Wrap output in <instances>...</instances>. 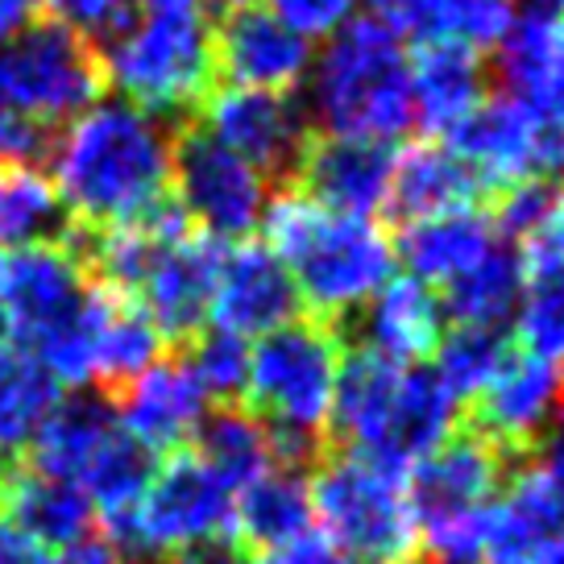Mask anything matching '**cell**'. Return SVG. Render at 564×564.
<instances>
[{
  "mask_svg": "<svg viewBox=\"0 0 564 564\" xmlns=\"http://www.w3.org/2000/svg\"><path fill=\"white\" fill-rule=\"evenodd\" d=\"M46 159L63 212L91 229H117L166 204L175 138L154 112L100 96L63 124Z\"/></svg>",
  "mask_w": 564,
  "mask_h": 564,
  "instance_id": "1",
  "label": "cell"
},
{
  "mask_svg": "<svg viewBox=\"0 0 564 564\" xmlns=\"http://www.w3.org/2000/svg\"><path fill=\"white\" fill-rule=\"evenodd\" d=\"M265 249L295 282L312 319L345 324L382 291L394 270V246L373 216H345L286 187L265 204Z\"/></svg>",
  "mask_w": 564,
  "mask_h": 564,
  "instance_id": "2",
  "label": "cell"
},
{
  "mask_svg": "<svg viewBox=\"0 0 564 564\" xmlns=\"http://www.w3.org/2000/svg\"><path fill=\"white\" fill-rule=\"evenodd\" d=\"M307 121L316 133L390 145L415 124L411 63L387 18H349L307 70Z\"/></svg>",
  "mask_w": 564,
  "mask_h": 564,
  "instance_id": "3",
  "label": "cell"
},
{
  "mask_svg": "<svg viewBox=\"0 0 564 564\" xmlns=\"http://www.w3.org/2000/svg\"><path fill=\"white\" fill-rule=\"evenodd\" d=\"M340 361V328L312 316L258 336V345L249 349L241 399H249V415L265 423L279 465L303 469L307 460L328 453V415Z\"/></svg>",
  "mask_w": 564,
  "mask_h": 564,
  "instance_id": "4",
  "label": "cell"
},
{
  "mask_svg": "<svg viewBox=\"0 0 564 564\" xmlns=\"http://www.w3.org/2000/svg\"><path fill=\"white\" fill-rule=\"evenodd\" d=\"M312 514L324 544L357 564H420V519L406 474L361 453H324L312 477Z\"/></svg>",
  "mask_w": 564,
  "mask_h": 564,
  "instance_id": "5",
  "label": "cell"
},
{
  "mask_svg": "<svg viewBox=\"0 0 564 564\" xmlns=\"http://www.w3.org/2000/svg\"><path fill=\"white\" fill-rule=\"evenodd\" d=\"M232 498L229 481L212 474L195 453H175L154 469L138 507L108 523V544L138 556V564L232 544Z\"/></svg>",
  "mask_w": 564,
  "mask_h": 564,
  "instance_id": "6",
  "label": "cell"
},
{
  "mask_svg": "<svg viewBox=\"0 0 564 564\" xmlns=\"http://www.w3.org/2000/svg\"><path fill=\"white\" fill-rule=\"evenodd\" d=\"M105 84L154 117L187 112L212 96L216 54L204 18H141L108 37Z\"/></svg>",
  "mask_w": 564,
  "mask_h": 564,
  "instance_id": "7",
  "label": "cell"
},
{
  "mask_svg": "<svg viewBox=\"0 0 564 564\" xmlns=\"http://www.w3.org/2000/svg\"><path fill=\"white\" fill-rule=\"evenodd\" d=\"M105 91L96 42L63 21H30L0 46V105L34 124H67Z\"/></svg>",
  "mask_w": 564,
  "mask_h": 564,
  "instance_id": "8",
  "label": "cell"
},
{
  "mask_svg": "<svg viewBox=\"0 0 564 564\" xmlns=\"http://www.w3.org/2000/svg\"><path fill=\"white\" fill-rule=\"evenodd\" d=\"M444 145L490 195L519 183H556L564 175V117L540 112L514 96H498L453 129Z\"/></svg>",
  "mask_w": 564,
  "mask_h": 564,
  "instance_id": "9",
  "label": "cell"
},
{
  "mask_svg": "<svg viewBox=\"0 0 564 564\" xmlns=\"http://www.w3.org/2000/svg\"><path fill=\"white\" fill-rule=\"evenodd\" d=\"M171 187L178 195V212L212 241H241L262 225L270 204V178L199 124L175 138Z\"/></svg>",
  "mask_w": 564,
  "mask_h": 564,
  "instance_id": "10",
  "label": "cell"
},
{
  "mask_svg": "<svg viewBox=\"0 0 564 564\" xmlns=\"http://www.w3.org/2000/svg\"><path fill=\"white\" fill-rule=\"evenodd\" d=\"M88 295V258H79L67 241H46L0 258V328H9L13 345L37 349L84 312Z\"/></svg>",
  "mask_w": 564,
  "mask_h": 564,
  "instance_id": "11",
  "label": "cell"
},
{
  "mask_svg": "<svg viewBox=\"0 0 564 564\" xmlns=\"http://www.w3.org/2000/svg\"><path fill=\"white\" fill-rule=\"evenodd\" d=\"M199 129H208L220 145L241 154L265 178L295 175L303 145L312 138V121L291 96L253 88H225L208 96Z\"/></svg>",
  "mask_w": 564,
  "mask_h": 564,
  "instance_id": "12",
  "label": "cell"
},
{
  "mask_svg": "<svg viewBox=\"0 0 564 564\" xmlns=\"http://www.w3.org/2000/svg\"><path fill=\"white\" fill-rule=\"evenodd\" d=\"M507 460L511 457H502L474 427H460L444 444H436L406 474V498L420 528L490 511L494 494L502 490L507 477Z\"/></svg>",
  "mask_w": 564,
  "mask_h": 564,
  "instance_id": "13",
  "label": "cell"
},
{
  "mask_svg": "<svg viewBox=\"0 0 564 564\" xmlns=\"http://www.w3.org/2000/svg\"><path fill=\"white\" fill-rule=\"evenodd\" d=\"M220 253H225L220 241L183 229L166 237L159 253L150 258L129 300H138L141 316L159 328L162 340H195L199 336L212 307Z\"/></svg>",
  "mask_w": 564,
  "mask_h": 564,
  "instance_id": "14",
  "label": "cell"
},
{
  "mask_svg": "<svg viewBox=\"0 0 564 564\" xmlns=\"http://www.w3.org/2000/svg\"><path fill=\"white\" fill-rule=\"evenodd\" d=\"M564 399V370L547 366L531 352H514L502 361L486 390L474 399V432L502 453V457H531L544 432L556 420Z\"/></svg>",
  "mask_w": 564,
  "mask_h": 564,
  "instance_id": "15",
  "label": "cell"
},
{
  "mask_svg": "<svg viewBox=\"0 0 564 564\" xmlns=\"http://www.w3.org/2000/svg\"><path fill=\"white\" fill-rule=\"evenodd\" d=\"M212 54H216V70L232 88L286 96L312 70V42L262 4L229 9L220 30L212 34Z\"/></svg>",
  "mask_w": 564,
  "mask_h": 564,
  "instance_id": "16",
  "label": "cell"
},
{
  "mask_svg": "<svg viewBox=\"0 0 564 564\" xmlns=\"http://www.w3.org/2000/svg\"><path fill=\"white\" fill-rule=\"evenodd\" d=\"M390 171H394V150L382 141L333 138L312 129L291 187L345 216H373L387 208Z\"/></svg>",
  "mask_w": 564,
  "mask_h": 564,
  "instance_id": "17",
  "label": "cell"
},
{
  "mask_svg": "<svg viewBox=\"0 0 564 564\" xmlns=\"http://www.w3.org/2000/svg\"><path fill=\"white\" fill-rule=\"evenodd\" d=\"M295 312H300L295 282L270 249L237 246L220 253L208 307L212 328L249 340V336H265L291 324Z\"/></svg>",
  "mask_w": 564,
  "mask_h": 564,
  "instance_id": "18",
  "label": "cell"
},
{
  "mask_svg": "<svg viewBox=\"0 0 564 564\" xmlns=\"http://www.w3.org/2000/svg\"><path fill=\"white\" fill-rule=\"evenodd\" d=\"M212 399L195 382L187 361H154L117 399V423L145 453H175L208 420Z\"/></svg>",
  "mask_w": 564,
  "mask_h": 564,
  "instance_id": "19",
  "label": "cell"
},
{
  "mask_svg": "<svg viewBox=\"0 0 564 564\" xmlns=\"http://www.w3.org/2000/svg\"><path fill=\"white\" fill-rule=\"evenodd\" d=\"M564 556V494L528 465L494 502L481 564H556Z\"/></svg>",
  "mask_w": 564,
  "mask_h": 564,
  "instance_id": "20",
  "label": "cell"
},
{
  "mask_svg": "<svg viewBox=\"0 0 564 564\" xmlns=\"http://www.w3.org/2000/svg\"><path fill=\"white\" fill-rule=\"evenodd\" d=\"M444 336L441 295L427 282L394 279L382 282V291L361 307V349L382 357L390 366H415L432 357Z\"/></svg>",
  "mask_w": 564,
  "mask_h": 564,
  "instance_id": "21",
  "label": "cell"
},
{
  "mask_svg": "<svg viewBox=\"0 0 564 564\" xmlns=\"http://www.w3.org/2000/svg\"><path fill=\"white\" fill-rule=\"evenodd\" d=\"M498 75L507 96L564 117V9H531L498 42Z\"/></svg>",
  "mask_w": 564,
  "mask_h": 564,
  "instance_id": "22",
  "label": "cell"
},
{
  "mask_svg": "<svg viewBox=\"0 0 564 564\" xmlns=\"http://www.w3.org/2000/svg\"><path fill=\"white\" fill-rule=\"evenodd\" d=\"M84 333H88L91 387L121 390L159 361V328L141 316L138 303L108 286H91L88 307H84Z\"/></svg>",
  "mask_w": 564,
  "mask_h": 564,
  "instance_id": "23",
  "label": "cell"
},
{
  "mask_svg": "<svg viewBox=\"0 0 564 564\" xmlns=\"http://www.w3.org/2000/svg\"><path fill=\"white\" fill-rule=\"evenodd\" d=\"M453 423H457V399L444 390L441 378L432 370L406 366L399 373V390H394L390 415L382 423V436L366 457L406 474L415 460L427 457L436 444H444L457 432Z\"/></svg>",
  "mask_w": 564,
  "mask_h": 564,
  "instance_id": "24",
  "label": "cell"
},
{
  "mask_svg": "<svg viewBox=\"0 0 564 564\" xmlns=\"http://www.w3.org/2000/svg\"><path fill=\"white\" fill-rule=\"evenodd\" d=\"M481 195H486V187L448 145L423 141V145L394 154L387 208L406 225L427 220V216H444V212L477 208Z\"/></svg>",
  "mask_w": 564,
  "mask_h": 564,
  "instance_id": "25",
  "label": "cell"
},
{
  "mask_svg": "<svg viewBox=\"0 0 564 564\" xmlns=\"http://www.w3.org/2000/svg\"><path fill=\"white\" fill-rule=\"evenodd\" d=\"M0 507L9 528L37 547H67L91 535V502L70 481L37 469H13L0 477Z\"/></svg>",
  "mask_w": 564,
  "mask_h": 564,
  "instance_id": "26",
  "label": "cell"
},
{
  "mask_svg": "<svg viewBox=\"0 0 564 564\" xmlns=\"http://www.w3.org/2000/svg\"><path fill=\"white\" fill-rule=\"evenodd\" d=\"M486 105V67L474 51L423 46L411 63V117L427 133L448 138Z\"/></svg>",
  "mask_w": 564,
  "mask_h": 564,
  "instance_id": "27",
  "label": "cell"
},
{
  "mask_svg": "<svg viewBox=\"0 0 564 564\" xmlns=\"http://www.w3.org/2000/svg\"><path fill=\"white\" fill-rule=\"evenodd\" d=\"M494 246H498V232L490 225V212L465 208L411 220L399 237V258L406 262L411 279L427 282V286H436V282L448 286L469 265L481 262Z\"/></svg>",
  "mask_w": 564,
  "mask_h": 564,
  "instance_id": "28",
  "label": "cell"
},
{
  "mask_svg": "<svg viewBox=\"0 0 564 564\" xmlns=\"http://www.w3.org/2000/svg\"><path fill=\"white\" fill-rule=\"evenodd\" d=\"M312 481L295 465H274L232 498V540L270 552L312 531Z\"/></svg>",
  "mask_w": 564,
  "mask_h": 564,
  "instance_id": "29",
  "label": "cell"
},
{
  "mask_svg": "<svg viewBox=\"0 0 564 564\" xmlns=\"http://www.w3.org/2000/svg\"><path fill=\"white\" fill-rule=\"evenodd\" d=\"M390 30L423 46L486 51L498 46L514 21L511 0H399L387 9Z\"/></svg>",
  "mask_w": 564,
  "mask_h": 564,
  "instance_id": "30",
  "label": "cell"
},
{
  "mask_svg": "<svg viewBox=\"0 0 564 564\" xmlns=\"http://www.w3.org/2000/svg\"><path fill=\"white\" fill-rule=\"evenodd\" d=\"M117 427V411L112 403L96 399V394H75L51 411V420L42 423L30 453V469L58 481H79L84 465L96 457V448L108 441V432Z\"/></svg>",
  "mask_w": 564,
  "mask_h": 564,
  "instance_id": "31",
  "label": "cell"
},
{
  "mask_svg": "<svg viewBox=\"0 0 564 564\" xmlns=\"http://www.w3.org/2000/svg\"><path fill=\"white\" fill-rule=\"evenodd\" d=\"M63 403V387L25 345H0V460L25 453L51 411Z\"/></svg>",
  "mask_w": 564,
  "mask_h": 564,
  "instance_id": "32",
  "label": "cell"
},
{
  "mask_svg": "<svg viewBox=\"0 0 564 564\" xmlns=\"http://www.w3.org/2000/svg\"><path fill=\"white\" fill-rule=\"evenodd\" d=\"M519 303H523V262L507 241H498L481 262L448 282L441 295L444 316L469 328H498V333L519 312Z\"/></svg>",
  "mask_w": 564,
  "mask_h": 564,
  "instance_id": "33",
  "label": "cell"
},
{
  "mask_svg": "<svg viewBox=\"0 0 564 564\" xmlns=\"http://www.w3.org/2000/svg\"><path fill=\"white\" fill-rule=\"evenodd\" d=\"M67 212L37 166H0V253L63 241Z\"/></svg>",
  "mask_w": 564,
  "mask_h": 564,
  "instance_id": "34",
  "label": "cell"
},
{
  "mask_svg": "<svg viewBox=\"0 0 564 564\" xmlns=\"http://www.w3.org/2000/svg\"><path fill=\"white\" fill-rule=\"evenodd\" d=\"M195 441H199L195 457L204 460L216 477H225L232 494L246 490L253 477H262L265 469L279 465V453H274L265 423L253 420L249 411H237V406L208 411V420L199 423Z\"/></svg>",
  "mask_w": 564,
  "mask_h": 564,
  "instance_id": "35",
  "label": "cell"
},
{
  "mask_svg": "<svg viewBox=\"0 0 564 564\" xmlns=\"http://www.w3.org/2000/svg\"><path fill=\"white\" fill-rule=\"evenodd\" d=\"M154 453H145L121 423L108 432V441L96 448V457L84 465V474L75 481V490L91 502V511H100L112 523L138 507L150 477H154Z\"/></svg>",
  "mask_w": 564,
  "mask_h": 564,
  "instance_id": "36",
  "label": "cell"
},
{
  "mask_svg": "<svg viewBox=\"0 0 564 564\" xmlns=\"http://www.w3.org/2000/svg\"><path fill=\"white\" fill-rule=\"evenodd\" d=\"M432 357H436L432 373L444 382V390L457 403H474L477 394L486 390V382L502 370V361L511 357V340H507V333H498V328L457 324L453 333L441 336V345H436Z\"/></svg>",
  "mask_w": 564,
  "mask_h": 564,
  "instance_id": "37",
  "label": "cell"
},
{
  "mask_svg": "<svg viewBox=\"0 0 564 564\" xmlns=\"http://www.w3.org/2000/svg\"><path fill=\"white\" fill-rule=\"evenodd\" d=\"M187 370L195 373V382L204 387L208 399H220V403H232L246 394V378H249V340L232 333H220V328H208L192 340V352L183 357Z\"/></svg>",
  "mask_w": 564,
  "mask_h": 564,
  "instance_id": "38",
  "label": "cell"
},
{
  "mask_svg": "<svg viewBox=\"0 0 564 564\" xmlns=\"http://www.w3.org/2000/svg\"><path fill=\"white\" fill-rule=\"evenodd\" d=\"M42 4L54 13V21H63L91 42L96 37L108 42L121 25H129V9H133V0H42Z\"/></svg>",
  "mask_w": 564,
  "mask_h": 564,
  "instance_id": "39",
  "label": "cell"
},
{
  "mask_svg": "<svg viewBox=\"0 0 564 564\" xmlns=\"http://www.w3.org/2000/svg\"><path fill=\"white\" fill-rule=\"evenodd\" d=\"M51 154V129L0 105V166H34Z\"/></svg>",
  "mask_w": 564,
  "mask_h": 564,
  "instance_id": "40",
  "label": "cell"
},
{
  "mask_svg": "<svg viewBox=\"0 0 564 564\" xmlns=\"http://www.w3.org/2000/svg\"><path fill=\"white\" fill-rule=\"evenodd\" d=\"M352 4L357 0H274V13H279L300 37H324L336 34L345 21L352 18Z\"/></svg>",
  "mask_w": 564,
  "mask_h": 564,
  "instance_id": "41",
  "label": "cell"
},
{
  "mask_svg": "<svg viewBox=\"0 0 564 564\" xmlns=\"http://www.w3.org/2000/svg\"><path fill=\"white\" fill-rule=\"evenodd\" d=\"M328 556H333V552H328V544L319 540L316 531H307L303 540H291V544H282V547L258 552L249 564H324Z\"/></svg>",
  "mask_w": 564,
  "mask_h": 564,
  "instance_id": "42",
  "label": "cell"
},
{
  "mask_svg": "<svg viewBox=\"0 0 564 564\" xmlns=\"http://www.w3.org/2000/svg\"><path fill=\"white\" fill-rule=\"evenodd\" d=\"M46 564H121V552L100 535H88L79 544L58 547L54 556H46Z\"/></svg>",
  "mask_w": 564,
  "mask_h": 564,
  "instance_id": "43",
  "label": "cell"
},
{
  "mask_svg": "<svg viewBox=\"0 0 564 564\" xmlns=\"http://www.w3.org/2000/svg\"><path fill=\"white\" fill-rule=\"evenodd\" d=\"M540 469H544L552 481H556V490L564 494V399L561 406H556V420H552V427L544 432V441H540Z\"/></svg>",
  "mask_w": 564,
  "mask_h": 564,
  "instance_id": "44",
  "label": "cell"
},
{
  "mask_svg": "<svg viewBox=\"0 0 564 564\" xmlns=\"http://www.w3.org/2000/svg\"><path fill=\"white\" fill-rule=\"evenodd\" d=\"M0 564H46V547H37L13 528H0Z\"/></svg>",
  "mask_w": 564,
  "mask_h": 564,
  "instance_id": "45",
  "label": "cell"
},
{
  "mask_svg": "<svg viewBox=\"0 0 564 564\" xmlns=\"http://www.w3.org/2000/svg\"><path fill=\"white\" fill-rule=\"evenodd\" d=\"M37 0H0V46L13 42V37L34 21Z\"/></svg>",
  "mask_w": 564,
  "mask_h": 564,
  "instance_id": "46",
  "label": "cell"
},
{
  "mask_svg": "<svg viewBox=\"0 0 564 564\" xmlns=\"http://www.w3.org/2000/svg\"><path fill=\"white\" fill-rule=\"evenodd\" d=\"M145 18H204L212 0H133Z\"/></svg>",
  "mask_w": 564,
  "mask_h": 564,
  "instance_id": "47",
  "label": "cell"
},
{
  "mask_svg": "<svg viewBox=\"0 0 564 564\" xmlns=\"http://www.w3.org/2000/svg\"><path fill=\"white\" fill-rule=\"evenodd\" d=\"M324 564H357V561H345V556H328Z\"/></svg>",
  "mask_w": 564,
  "mask_h": 564,
  "instance_id": "48",
  "label": "cell"
},
{
  "mask_svg": "<svg viewBox=\"0 0 564 564\" xmlns=\"http://www.w3.org/2000/svg\"><path fill=\"white\" fill-rule=\"evenodd\" d=\"M378 4H382V9H394V4H399V0H378Z\"/></svg>",
  "mask_w": 564,
  "mask_h": 564,
  "instance_id": "49",
  "label": "cell"
},
{
  "mask_svg": "<svg viewBox=\"0 0 564 564\" xmlns=\"http://www.w3.org/2000/svg\"><path fill=\"white\" fill-rule=\"evenodd\" d=\"M547 4H556V9H564V0H547Z\"/></svg>",
  "mask_w": 564,
  "mask_h": 564,
  "instance_id": "50",
  "label": "cell"
},
{
  "mask_svg": "<svg viewBox=\"0 0 564 564\" xmlns=\"http://www.w3.org/2000/svg\"><path fill=\"white\" fill-rule=\"evenodd\" d=\"M241 4H249V0H241Z\"/></svg>",
  "mask_w": 564,
  "mask_h": 564,
  "instance_id": "51",
  "label": "cell"
},
{
  "mask_svg": "<svg viewBox=\"0 0 564 564\" xmlns=\"http://www.w3.org/2000/svg\"><path fill=\"white\" fill-rule=\"evenodd\" d=\"M0 528H4V523H0Z\"/></svg>",
  "mask_w": 564,
  "mask_h": 564,
  "instance_id": "52",
  "label": "cell"
}]
</instances>
